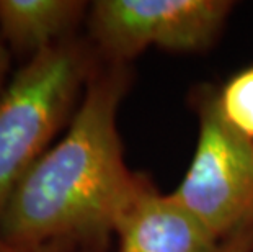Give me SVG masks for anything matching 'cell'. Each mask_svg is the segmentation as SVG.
<instances>
[{
	"instance_id": "obj_1",
	"label": "cell",
	"mask_w": 253,
	"mask_h": 252,
	"mask_svg": "<svg viewBox=\"0 0 253 252\" xmlns=\"http://www.w3.org/2000/svg\"><path fill=\"white\" fill-rule=\"evenodd\" d=\"M129 85L125 64L96 69L67 135L36 160L0 214V241L98 248L115 233L139 177L116 128Z\"/></svg>"
},
{
	"instance_id": "obj_2",
	"label": "cell",
	"mask_w": 253,
	"mask_h": 252,
	"mask_svg": "<svg viewBox=\"0 0 253 252\" xmlns=\"http://www.w3.org/2000/svg\"><path fill=\"white\" fill-rule=\"evenodd\" d=\"M95 71L91 48L66 38L31 57L0 95V214Z\"/></svg>"
},
{
	"instance_id": "obj_3",
	"label": "cell",
	"mask_w": 253,
	"mask_h": 252,
	"mask_svg": "<svg viewBox=\"0 0 253 252\" xmlns=\"http://www.w3.org/2000/svg\"><path fill=\"white\" fill-rule=\"evenodd\" d=\"M193 162L171 195L219 241L253 221V139L225 120L219 94L198 99Z\"/></svg>"
},
{
	"instance_id": "obj_4",
	"label": "cell",
	"mask_w": 253,
	"mask_h": 252,
	"mask_svg": "<svg viewBox=\"0 0 253 252\" xmlns=\"http://www.w3.org/2000/svg\"><path fill=\"white\" fill-rule=\"evenodd\" d=\"M225 0H98L91 5L90 33L110 64H125L149 46L201 51L232 10Z\"/></svg>"
},
{
	"instance_id": "obj_5",
	"label": "cell",
	"mask_w": 253,
	"mask_h": 252,
	"mask_svg": "<svg viewBox=\"0 0 253 252\" xmlns=\"http://www.w3.org/2000/svg\"><path fill=\"white\" fill-rule=\"evenodd\" d=\"M115 233L120 252H212L220 243L173 195L159 194L142 175Z\"/></svg>"
},
{
	"instance_id": "obj_6",
	"label": "cell",
	"mask_w": 253,
	"mask_h": 252,
	"mask_svg": "<svg viewBox=\"0 0 253 252\" xmlns=\"http://www.w3.org/2000/svg\"><path fill=\"white\" fill-rule=\"evenodd\" d=\"M85 5L77 0H0V36L13 50L35 56L69 38Z\"/></svg>"
},
{
	"instance_id": "obj_7",
	"label": "cell",
	"mask_w": 253,
	"mask_h": 252,
	"mask_svg": "<svg viewBox=\"0 0 253 252\" xmlns=\"http://www.w3.org/2000/svg\"><path fill=\"white\" fill-rule=\"evenodd\" d=\"M219 105L225 120L253 139V67L239 72L225 84L219 94Z\"/></svg>"
},
{
	"instance_id": "obj_8",
	"label": "cell",
	"mask_w": 253,
	"mask_h": 252,
	"mask_svg": "<svg viewBox=\"0 0 253 252\" xmlns=\"http://www.w3.org/2000/svg\"><path fill=\"white\" fill-rule=\"evenodd\" d=\"M253 251V221L237 229L217 244L212 252H252Z\"/></svg>"
},
{
	"instance_id": "obj_9",
	"label": "cell",
	"mask_w": 253,
	"mask_h": 252,
	"mask_svg": "<svg viewBox=\"0 0 253 252\" xmlns=\"http://www.w3.org/2000/svg\"><path fill=\"white\" fill-rule=\"evenodd\" d=\"M0 252H101L98 248H82L71 244H40V246H21L8 244L0 241Z\"/></svg>"
},
{
	"instance_id": "obj_10",
	"label": "cell",
	"mask_w": 253,
	"mask_h": 252,
	"mask_svg": "<svg viewBox=\"0 0 253 252\" xmlns=\"http://www.w3.org/2000/svg\"><path fill=\"white\" fill-rule=\"evenodd\" d=\"M7 67H8V56L2 43V36H0V84H2L5 72H7Z\"/></svg>"
}]
</instances>
